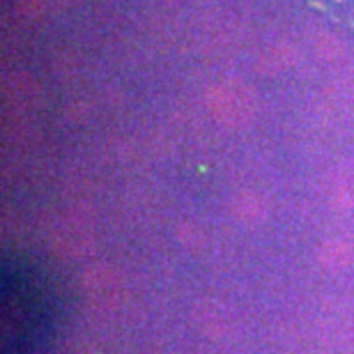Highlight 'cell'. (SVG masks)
I'll return each mask as SVG.
<instances>
[{"instance_id":"1","label":"cell","mask_w":354,"mask_h":354,"mask_svg":"<svg viewBox=\"0 0 354 354\" xmlns=\"http://www.w3.org/2000/svg\"><path fill=\"white\" fill-rule=\"evenodd\" d=\"M51 299V286L35 279H12L10 292H5V350L21 354V350H35V345L46 343V331L58 320L51 317L55 308Z\"/></svg>"},{"instance_id":"2","label":"cell","mask_w":354,"mask_h":354,"mask_svg":"<svg viewBox=\"0 0 354 354\" xmlns=\"http://www.w3.org/2000/svg\"><path fill=\"white\" fill-rule=\"evenodd\" d=\"M308 5L341 30L354 35V0H308Z\"/></svg>"}]
</instances>
